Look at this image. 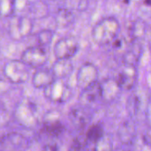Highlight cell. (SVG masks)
<instances>
[{"instance_id":"6da1fadb","label":"cell","mask_w":151,"mask_h":151,"mask_svg":"<svg viewBox=\"0 0 151 151\" xmlns=\"http://www.w3.org/2000/svg\"><path fill=\"white\" fill-rule=\"evenodd\" d=\"M120 30L119 22L113 17L101 19L92 29V38L96 43L104 46L113 42Z\"/></svg>"},{"instance_id":"7a4b0ae2","label":"cell","mask_w":151,"mask_h":151,"mask_svg":"<svg viewBox=\"0 0 151 151\" xmlns=\"http://www.w3.org/2000/svg\"><path fill=\"white\" fill-rule=\"evenodd\" d=\"M13 116L19 125L32 128L38 123V108L35 103L24 100L17 104L14 109Z\"/></svg>"},{"instance_id":"3957f363","label":"cell","mask_w":151,"mask_h":151,"mask_svg":"<svg viewBox=\"0 0 151 151\" xmlns=\"http://www.w3.org/2000/svg\"><path fill=\"white\" fill-rule=\"evenodd\" d=\"M34 24L31 18L22 15H13L10 17L8 23V35L15 41H20L29 36L33 31Z\"/></svg>"},{"instance_id":"277c9868","label":"cell","mask_w":151,"mask_h":151,"mask_svg":"<svg viewBox=\"0 0 151 151\" xmlns=\"http://www.w3.org/2000/svg\"><path fill=\"white\" fill-rule=\"evenodd\" d=\"M29 65L21 59L10 60L3 67V73L8 81L15 84L25 83L29 78Z\"/></svg>"},{"instance_id":"5b68a950","label":"cell","mask_w":151,"mask_h":151,"mask_svg":"<svg viewBox=\"0 0 151 151\" xmlns=\"http://www.w3.org/2000/svg\"><path fill=\"white\" fill-rule=\"evenodd\" d=\"M63 79H55L50 85L43 88L44 96L50 102L63 104L66 103L73 95L72 88Z\"/></svg>"},{"instance_id":"8992f818","label":"cell","mask_w":151,"mask_h":151,"mask_svg":"<svg viewBox=\"0 0 151 151\" xmlns=\"http://www.w3.org/2000/svg\"><path fill=\"white\" fill-rule=\"evenodd\" d=\"M20 59L29 66L40 67L48 60V50L40 45L27 48L21 54Z\"/></svg>"},{"instance_id":"52a82bcc","label":"cell","mask_w":151,"mask_h":151,"mask_svg":"<svg viewBox=\"0 0 151 151\" xmlns=\"http://www.w3.org/2000/svg\"><path fill=\"white\" fill-rule=\"evenodd\" d=\"M79 44L75 38L72 36H67L59 39L53 48V52L56 58L65 59L72 58L78 51Z\"/></svg>"},{"instance_id":"ba28073f","label":"cell","mask_w":151,"mask_h":151,"mask_svg":"<svg viewBox=\"0 0 151 151\" xmlns=\"http://www.w3.org/2000/svg\"><path fill=\"white\" fill-rule=\"evenodd\" d=\"M97 78L98 70L96 66L91 63H85L80 67L77 73L76 83L80 88L84 89L92 83L96 82L97 81Z\"/></svg>"},{"instance_id":"9c48e42d","label":"cell","mask_w":151,"mask_h":151,"mask_svg":"<svg viewBox=\"0 0 151 151\" xmlns=\"http://www.w3.org/2000/svg\"><path fill=\"white\" fill-rule=\"evenodd\" d=\"M27 147V140L19 133L12 132L0 138V149L4 150H25Z\"/></svg>"},{"instance_id":"30bf717a","label":"cell","mask_w":151,"mask_h":151,"mask_svg":"<svg viewBox=\"0 0 151 151\" xmlns=\"http://www.w3.org/2000/svg\"><path fill=\"white\" fill-rule=\"evenodd\" d=\"M137 76L138 74L136 66L125 65L123 70L119 74L117 81L122 89L130 90L135 86L137 81Z\"/></svg>"},{"instance_id":"8fae6325","label":"cell","mask_w":151,"mask_h":151,"mask_svg":"<svg viewBox=\"0 0 151 151\" xmlns=\"http://www.w3.org/2000/svg\"><path fill=\"white\" fill-rule=\"evenodd\" d=\"M90 113L85 106L74 107L69 113V119L76 129L84 128L90 120Z\"/></svg>"},{"instance_id":"7c38bea8","label":"cell","mask_w":151,"mask_h":151,"mask_svg":"<svg viewBox=\"0 0 151 151\" xmlns=\"http://www.w3.org/2000/svg\"><path fill=\"white\" fill-rule=\"evenodd\" d=\"M81 101L84 105H88L102 100V88L101 82L96 81L88 87L82 89L80 96Z\"/></svg>"},{"instance_id":"4fadbf2b","label":"cell","mask_w":151,"mask_h":151,"mask_svg":"<svg viewBox=\"0 0 151 151\" xmlns=\"http://www.w3.org/2000/svg\"><path fill=\"white\" fill-rule=\"evenodd\" d=\"M102 88V100L105 102L113 101L119 94L122 89L119 85L117 80L114 79H107L101 82Z\"/></svg>"},{"instance_id":"5bb4252c","label":"cell","mask_w":151,"mask_h":151,"mask_svg":"<svg viewBox=\"0 0 151 151\" xmlns=\"http://www.w3.org/2000/svg\"><path fill=\"white\" fill-rule=\"evenodd\" d=\"M56 79H65L68 77L73 71V65L70 58H57L51 68Z\"/></svg>"},{"instance_id":"9a60e30c","label":"cell","mask_w":151,"mask_h":151,"mask_svg":"<svg viewBox=\"0 0 151 151\" xmlns=\"http://www.w3.org/2000/svg\"><path fill=\"white\" fill-rule=\"evenodd\" d=\"M54 73L51 70L39 69L32 77V84L36 88H44L55 80Z\"/></svg>"},{"instance_id":"2e32d148","label":"cell","mask_w":151,"mask_h":151,"mask_svg":"<svg viewBox=\"0 0 151 151\" xmlns=\"http://www.w3.org/2000/svg\"><path fill=\"white\" fill-rule=\"evenodd\" d=\"M26 3L27 0H0V18L13 16Z\"/></svg>"},{"instance_id":"e0dca14e","label":"cell","mask_w":151,"mask_h":151,"mask_svg":"<svg viewBox=\"0 0 151 151\" xmlns=\"http://www.w3.org/2000/svg\"><path fill=\"white\" fill-rule=\"evenodd\" d=\"M142 52V47L137 41H133V44L127 49L123 56L124 65L136 66Z\"/></svg>"},{"instance_id":"ac0fdd59","label":"cell","mask_w":151,"mask_h":151,"mask_svg":"<svg viewBox=\"0 0 151 151\" xmlns=\"http://www.w3.org/2000/svg\"><path fill=\"white\" fill-rule=\"evenodd\" d=\"M74 20V15L72 11L62 8L59 9L55 16V21L58 27H66L70 26Z\"/></svg>"},{"instance_id":"d6986e66","label":"cell","mask_w":151,"mask_h":151,"mask_svg":"<svg viewBox=\"0 0 151 151\" xmlns=\"http://www.w3.org/2000/svg\"><path fill=\"white\" fill-rule=\"evenodd\" d=\"M65 130L64 126L59 119L49 122H43V131L51 136H58Z\"/></svg>"},{"instance_id":"ffe728a7","label":"cell","mask_w":151,"mask_h":151,"mask_svg":"<svg viewBox=\"0 0 151 151\" xmlns=\"http://www.w3.org/2000/svg\"><path fill=\"white\" fill-rule=\"evenodd\" d=\"M145 34V23L140 20H136L132 23L129 29V35L132 37L133 41H137L141 39Z\"/></svg>"},{"instance_id":"44dd1931","label":"cell","mask_w":151,"mask_h":151,"mask_svg":"<svg viewBox=\"0 0 151 151\" xmlns=\"http://www.w3.org/2000/svg\"><path fill=\"white\" fill-rule=\"evenodd\" d=\"M104 129L100 125H95L92 126L87 132L86 137L88 139V142L93 143L94 145L104 136Z\"/></svg>"},{"instance_id":"7402d4cb","label":"cell","mask_w":151,"mask_h":151,"mask_svg":"<svg viewBox=\"0 0 151 151\" xmlns=\"http://www.w3.org/2000/svg\"><path fill=\"white\" fill-rule=\"evenodd\" d=\"M54 37V31L50 29H43L40 31L37 35V43L38 45L46 48L49 47L53 40Z\"/></svg>"},{"instance_id":"603a6c76","label":"cell","mask_w":151,"mask_h":151,"mask_svg":"<svg viewBox=\"0 0 151 151\" xmlns=\"http://www.w3.org/2000/svg\"><path fill=\"white\" fill-rule=\"evenodd\" d=\"M111 139L107 136H105L104 134V136L95 144V147H94V150H110L111 149Z\"/></svg>"},{"instance_id":"cb8c5ba5","label":"cell","mask_w":151,"mask_h":151,"mask_svg":"<svg viewBox=\"0 0 151 151\" xmlns=\"http://www.w3.org/2000/svg\"><path fill=\"white\" fill-rule=\"evenodd\" d=\"M88 139L85 135V137L83 136H78L73 142V144H72V147H71V150H83L87 144H88Z\"/></svg>"},{"instance_id":"d4e9b609","label":"cell","mask_w":151,"mask_h":151,"mask_svg":"<svg viewBox=\"0 0 151 151\" xmlns=\"http://www.w3.org/2000/svg\"><path fill=\"white\" fill-rule=\"evenodd\" d=\"M43 150H58V148L57 144H55V143H50V144H46L43 147Z\"/></svg>"},{"instance_id":"484cf974","label":"cell","mask_w":151,"mask_h":151,"mask_svg":"<svg viewBox=\"0 0 151 151\" xmlns=\"http://www.w3.org/2000/svg\"><path fill=\"white\" fill-rule=\"evenodd\" d=\"M6 88H7V84H6V82L0 79V93H1V92L5 91V90H6Z\"/></svg>"},{"instance_id":"4316f807","label":"cell","mask_w":151,"mask_h":151,"mask_svg":"<svg viewBox=\"0 0 151 151\" xmlns=\"http://www.w3.org/2000/svg\"><path fill=\"white\" fill-rule=\"evenodd\" d=\"M144 4L151 6V0H144Z\"/></svg>"},{"instance_id":"83f0119b","label":"cell","mask_w":151,"mask_h":151,"mask_svg":"<svg viewBox=\"0 0 151 151\" xmlns=\"http://www.w3.org/2000/svg\"><path fill=\"white\" fill-rule=\"evenodd\" d=\"M48 1H51V0H48Z\"/></svg>"}]
</instances>
